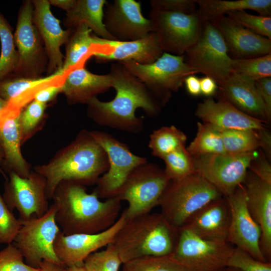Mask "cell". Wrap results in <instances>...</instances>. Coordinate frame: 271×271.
I'll return each mask as SVG.
<instances>
[{
	"label": "cell",
	"mask_w": 271,
	"mask_h": 271,
	"mask_svg": "<svg viewBox=\"0 0 271 271\" xmlns=\"http://www.w3.org/2000/svg\"><path fill=\"white\" fill-rule=\"evenodd\" d=\"M227 17L251 32L271 39V17L249 14L244 10L229 12Z\"/></svg>",
	"instance_id": "obj_41"
},
{
	"label": "cell",
	"mask_w": 271,
	"mask_h": 271,
	"mask_svg": "<svg viewBox=\"0 0 271 271\" xmlns=\"http://www.w3.org/2000/svg\"><path fill=\"white\" fill-rule=\"evenodd\" d=\"M186 89L188 93L194 96L201 94L200 78L194 75L187 76L184 80Z\"/></svg>",
	"instance_id": "obj_50"
},
{
	"label": "cell",
	"mask_w": 271,
	"mask_h": 271,
	"mask_svg": "<svg viewBox=\"0 0 271 271\" xmlns=\"http://www.w3.org/2000/svg\"><path fill=\"white\" fill-rule=\"evenodd\" d=\"M185 54L196 73L212 78L217 84L232 73L233 58L221 34L209 21L204 22L198 39Z\"/></svg>",
	"instance_id": "obj_11"
},
{
	"label": "cell",
	"mask_w": 271,
	"mask_h": 271,
	"mask_svg": "<svg viewBox=\"0 0 271 271\" xmlns=\"http://www.w3.org/2000/svg\"><path fill=\"white\" fill-rule=\"evenodd\" d=\"M255 152L211 154L193 157L195 172L214 185L225 197L242 184Z\"/></svg>",
	"instance_id": "obj_14"
},
{
	"label": "cell",
	"mask_w": 271,
	"mask_h": 271,
	"mask_svg": "<svg viewBox=\"0 0 271 271\" xmlns=\"http://www.w3.org/2000/svg\"><path fill=\"white\" fill-rule=\"evenodd\" d=\"M55 213L56 208L52 204L43 216L21 220V227L13 243L20 251L25 262L32 267L39 268L43 260L63 265L54 247L56 236L61 231Z\"/></svg>",
	"instance_id": "obj_8"
},
{
	"label": "cell",
	"mask_w": 271,
	"mask_h": 271,
	"mask_svg": "<svg viewBox=\"0 0 271 271\" xmlns=\"http://www.w3.org/2000/svg\"><path fill=\"white\" fill-rule=\"evenodd\" d=\"M56 208L55 220L65 235L94 234L111 226L117 220L121 201L116 198L101 201L86 187L71 181H63L52 196Z\"/></svg>",
	"instance_id": "obj_2"
},
{
	"label": "cell",
	"mask_w": 271,
	"mask_h": 271,
	"mask_svg": "<svg viewBox=\"0 0 271 271\" xmlns=\"http://www.w3.org/2000/svg\"><path fill=\"white\" fill-rule=\"evenodd\" d=\"M195 115L218 129H260L265 121L250 116L225 99L211 97L198 104Z\"/></svg>",
	"instance_id": "obj_24"
},
{
	"label": "cell",
	"mask_w": 271,
	"mask_h": 271,
	"mask_svg": "<svg viewBox=\"0 0 271 271\" xmlns=\"http://www.w3.org/2000/svg\"><path fill=\"white\" fill-rule=\"evenodd\" d=\"M197 12L204 21L223 16L229 12L251 10L260 16L270 17V0H194Z\"/></svg>",
	"instance_id": "obj_30"
},
{
	"label": "cell",
	"mask_w": 271,
	"mask_h": 271,
	"mask_svg": "<svg viewBox=\"0 0 271 271\" xmlns=\"http://www.w3.org/2000/svg\"><path fill=\"white\" fill-rule=\"evenodd\" d=\"M105 0H75L72 8L66 12L64 25L68 29L81 25H86L96 36L106 40H114L106 31L104 23Z\"/></svg>",
	"instance_id": "obj_29"
},
{
	"label": "cell",
	"mask_w": 271,
	"mask_h": 271,
	"mask_svg": "<svg viewBox=\"0 0 271 271\" xmlns=\"http://www.w3.org/2000/svg\"><path fill=\"white\" fill-rule=\"evenodd\" d=\"M185 133L174 125L162 126L150 135L148 147L152 156L162 160L170 153L185 147Z\"/></svg>",
	"instance_id": "obj_33"
},
{
	"label": "cell",
	"mask_w": 271,
	"mask_h": 271,
	"mask_svg": "<svg viewBox=\"0 0 271 271\" xmlns=\"http://www.w3.org/2000/svg\"><path fill=\"white\" fill-rule=\"evenodd\" d=\"M51 6H53L67 12L73 6L75 0H48Z\"/></svg>",
	"instance_id": "obj_52"
},
{
	"label": "cell",
	"mask_w": 271,
	"mask_h": 271,
	"mask_svg": "<svg viewBox=\"0 0 271 271\" xmlns=\"http://www.w3.org/2000/svg\"><path fill=\"white\" fill-rule=\"evenodd\" d=\"M201 94L207 97L216 94L218 86L215 80L209 76L200 78Z\"/></svg>",
	"instance_id": "obj_49"
},
{
	"label": "cell",
	"mask_w": 271,
	"mask_h": 271,
	"mask_svg": "<svg viewBox=\"0 0 271 271\" xmlns=\"http://www.w3.org/2000/svg\"><path fill=\"white\" fill-rule=\"evenodd\" d=\"M249 213L260 228V247L268 261L271 258V184L251 172L243 183Z\"/></svg>",
	"instance_id": "obj_22"
},
{
	"label": "cell",
	"mask_w": 271,
	"mask_h": 271,
	"mask_svg": "<svg viewBox=\"0 0 271 271\" xmlns=\"http://www.w3.org/2000/svg\"><path fill=\"white\" fill-rule=\"evenodd\" d=\"M28 265L19 249L13 244L0 250V271H40Z\"/></svg>",
	"instance_id": "obj_44"
},
{
	"label": "cell",
	"mask_w": 271,
	"mask_h": 271,
	"mask_svg": "<svg viewBox=\"0 0 271 271\" xmlns=\"http://www.w3.org/2000/svg\"><path fill=\"white\" fill-rule=\"evenodd\" d=\"M62 80L63 79L40 89L35 94L33 100L46 104L53 100L59 93H62Z\"/></svg>",
	"instance_id": "obj_48"
},
{
	"label": "cell",
	"mask_w": 271,
	"mask_h": 271,
	"mask_svg": "<svg viewBox=\"0 0 271 271\" xmlns=\"http://www.w3.org/2000/svg\"><path fill=\"white\" fill-rule=\"evenodd\" d=\"M87 271H118L122 262L113 243L90 254L84 261Z\"/></svg>",
	"instance_id": "obj_40"
},
{
	"label": "cell",
	"mask_w": 271,
	"mask_h": 271,
	"mask_svg": "<svg viewBox=\"0 0 271 271\" xmlns=\"http://www.w3.org/2000/svg\"><path fill=\"white\" fill-rule=\"evenodd\" d=\"M108 169L105 151L90 131L83 129L48 162L36 166L34 171L45 178L46 196L50 200L61 182L71 181L85 187L96 184Z\"/></svg>",
	"instance_id": "obj_3"
},
{
	"label": "cell",
	"mask_w": 271,
	"mask_h": 271,
	"mask_svg": "<svg viewBox=\"0 0 271 271\" xmlns=\"http://www.w3.org/2000/svg\"><path fill=\"white\" fill-rule=\"evenodd\" d=\"M94 44L92 56L103 63L131 60L142 64H150L164 53L154 32L144 38L129 41L108 40L94 35Z\"/></svg>",
	"instance_id": "obj_19"
},
{
	"label": "cell",
	"mask_w": 271,
	"mask_h": 271,
	"mask_svg": "<svg viewBox=\"0 0 271 271\" xmlns=\"http://www.w3.org/2000/svg\"><path fill=\"white\" fill-rule=\"evenodd\" d=\"M33 14L32 1H24L14 35L18 54L17 66L12 74L16 76L37 78L46 72L48 59L42 39L33 23Z\"/></svg>",
	"instance_id": "obj_10"
},
{
	"label": "cell",
	"mask_w": 271,
	"mask_h": 271,
	"mask_svg": "<svg viewBox=\"0 0 271 271\" xmlns=\"http://www.w3.org/2000/svg\"><path fill=\"white\" fill-rule=\"evenodd\" d=\"M65 75L62 70L37 78L11 75L0 82V97L15 107L22 109L32 101L42 88L62 80Z\"/></svg>",
	"instance_id": "obj_28"
},
{
	"label": "cell",
	"mask_w": 271,
	"mask_h": 271,
	"mask_svg": "<svg viewBox=\"0 0 271 271\" xmlns=\"http://www.w3.org/2000/svg\"><path fill=\"white\" fill-rule=\"evenodd\" d=\"M90 133L104 150L108 160V169L98 179L93 192L99 199L113 198L131 171L148 160L132 153L126 144L108 133L98 130Z\"/></svg>",
	"instance_id": "obj_13"
},
{
	"label": "cell",
	"mask_w": 271,
	"mask_h": 271,
	"mask_svg": "<svg viewBox=\"0 0 271 271\" xmlns=\"http://www.w3.org/2000/svg\"><path fill=\"white\" fill-rule=\"evenodd\" d=\"M121 271H188L171 253L162 256H145L122 263Z\"/></svg>",
	"instance_id": "obj_36"
},
{
	"label": "cell",
	"mask_w": 271,
	"mask_h": 271,
	"mask_svg": "<svg viewBox=\"0 0 271 271\" xmlns=\"http://www.w3.org/2000/svg\"><path fill=\"white\" fill-rule=\"evenodd\" d=\"M260 148L263 150L264 155L270 159L271 157V134L265 128L258 130Z\"/></svg>",
	"instance_id": "obj_51"
},
{
	"label": "cell",
	"mask_w": 271,
	"mask_h": 271,
	"mask_svg": "<svg viewBox=\"0 0 271 271\" xmlns=\"http://www.w3.org/2000/svg\"><path fill=\"white\" fill-rule=\"evenodd\" d=\"M0 82L12 75L18 62V54L12 29L0 13Z\"/></svg>",
	"instance_id": "obj_34"
},
{
	"label": "cell",
	"mask_w": 271,
	"mask_h": 271,
	"mask_svg": "<svg viewBox=\"0 0 271 271\" xmlns=\"http://www.w3.org/2000/svg\"><path fill=\"white\" fill-rule=\"evenodd\" d=\"M22 225L6 204L0 193V243H13Z\"/></svg>",
	"instance_id": "obj_42"
},
{
	"label": "cell",
	"mask_w": 271,
	"mask_h": 271,
	"mask_svg": "<svg viewBox=\"0 0 271 271\" xmlns=\"http://www.w3.org/2000/svg\"><path fill=\"white\" fill-rule=\"evenodd\" d=\"M109 73L115 96L109 101L97 97L91 99L86 104L87 116L100 125L130 133L140 132L144 121L136 116V110L141 108L147 115L155 117L159 114L162 106L145 85L120 63H112Z\"/></svg>",
	"instance_id": "obj_1"
},
{
	"label": "cell",
	"mask_w": 271,
	"mask_h": 271,
	"mask_svg": "<svg viewBox=\"0 0 271 271\" xmlns=\"http://www.w3.org/2000/svg\"><path fill=\"white\" fill-rule=\"evenodd\" d=\"M197 124L196 137L186 148L193 157L226 153L220 130L204 122Z\"/></svg>",
	"instance_id": "obj_32"
},
{
	"label": "cell",
	"mask_w": 271,
	"mask_h": 271,
	"mask_svg": "<svg viewBox=\"0 0 271 271\" xmlns=\"http://www.w3.org/2000/svg\"><path fill=\"white\" fill-rule=\"evenodd\" d=\"M149 20L163 52L179 56L196 42L205 22L197 11L187 14L151 9Z\"/></svg>",
	"instance_id": "obj_12"
},
{
	"label": "cell",
	"mask_w": 271,
	"mask_h": 271,
	"mask_svg": "<svg viewBox=\"0 0 271 271\" xmlns=\"http://www.w3.org/2000/svg\"><path fill=\"white\" fill-rule=\"evenodd\" d=\"M33 5V23L42 39L48 63L47 75L62 70L64 56L61 47L67 42L70 30H64L60 21L51 10L48 0L32 1Z\"/></svg>",
	"instance_id": "obj_20"
},
{
	"label": "cell",
	"mask_w": 271,
	"mask_h": 271,
	"mask_svg": "<svg viewBox=\"0 0 271 271\" xmlns=\"http://www.w3.org/2000/svg\"><path fill=\"white\" fill-rule=\"evenodd\" d=\"M46 189L45 178L34 171L27 178L11 172L4 184L3 197L11 211L16 209L20 219L26 220L33 215L41 217L48 210Z\"/></svg>",
	"instance_id": "obj_15"
},
{
	"label": "cell",
	"mask_w": 271,
	"mask_h": 271,
	"mask_svg": "<svg viewBox=\"0 0 271 271\" xmlns=\"http://www.w3.org/2000/svg\"><path fill=\"white\" fill-rule=\"evenodd\" d=\"M65 266L48 261L43 260L40 264V271H65Z\"/></svg>",
	"instance_id": "obj_53"
},
{
	"label": "cell",
	"mask_w": 271,
	"mask_h": 271,
	"mask_svg": "<svg viewBox=\"0 0 271 271\" xmlns=\"http://www.w3.org/2000/svg\"><path fill=\"white\" fill-rule=\"evenodd\" d=\"M170 181L164 170L148 162L131 171L114 196L128 203L122 212L126 220L151 212Z\"/></svg>",
	"instance_id": "obj_7"
},
{
	"label": "cell",
	"mask_w": 271,
	"mask_h": 271,
	"mask_svg": "<svg viewBox=\"0 0 271 271\" xmlns=\"http://www.w3.org/2000/svg\"><path fill=\"white\" fill-rule=\"evenodd\" d=\"M220 271H241L238 269H237V268H232V267H224V268L222 269Z\"/></svg>",
	"instance_id": "obj_57"
},
{
	"label": "cell",
	"mask_w": 271,
	"mask_h": 271,
	"mask_svg": "<svg viewBox=\"0 0 271 271\" xmlns=\"http://www.w3.org/2000/svg\"><path fill=\"white\" fill-rule=\"evenodd\" d=\"M232 73L256 81L271 76V54L245 59H233Z\"/></svg>",
	"instance_id": "obj_37"
},
{
	"label": "cell",
	"mask_w": 271,
	"mask_h": 271,
	"mask_svg": "<svg viewBox=\"0 0 271 271\" xmlns=\"http://www.w3.org/2000/svg\"><path fill=\"white\" fill-rule=\"evenodd\" d=\"M47 104L33 100L19 114V125L22 144L29 140L41 126Z\"/></svg>",
	"instance_id": "obj_38"
},
{
	"label": "cell",
	"mask_w": 271,
	"mask_h": 271,
	"mask_svg": "<svg viewBox=\"0 0 271 271\" xmlns=\"http://www.w3.org/2000/svg\"><path fill=\"white\" fill-rule=\"evenodd\" d=\"M163 160L165 172L170 180H180L196 173L193 157L185 147L170 153Z\"/></svg>",
	"instance_id": "obj_39"
},
{
	"label": "cell",
	"mask_w": 271,
	"mask_h": 271,
	"mask_svg": "<svg viewBox=\"0 0 271 271\" xmlns=\"http://www.w3.org/2000/svg\"><path fill=\"white\" fill-rule=\"evenodd\" d=\"M3 159H4V153H3L2 148L0 145V173L3 175V176L6 179V180H7L8 177L6 176V175L4 173L2 169V165L3 161Z\"/></svg>",
	"instance_id": "obj_55"
},
{
	"label": "cell",
	"mask_w": 271,
	"mask_h": 271,
	"mask_svg": "<svg viewBox=\"0 0 271 271\" xmlns=\"http://www.w3.org/2000/svg\"><path fill=\"white\" fill-rule=\"evenodd\" d=\"M225 198L230 211L226 241L244 250L257 260L268 261L260 247V228L247 209L246 192L243 183Z\"/></svg>",
	"instance_id": "obj_16"
},
{
	"label": "cell",
	"mask_w": 271,
	"mask_h": 271,
	"mask_svg": "<svg viewBox=\"0 0 271 271\" xmlns=\"http://www.w3.org/2000/svg\"><path fill=\"white\" fill-rule=\"evenodd\" d=\"M262 152L251 162L248 169L261 180L271 184V166Z\"/></svg>",
	"instance_id": "obj_46"
},
{
	"label": "cell",
	"mask_w": 271,
	"mask_h": 271,
	"mask_svg": "<svg viewBox=\"0 0 271 271\" xmlns=\"http://www.w3.org/2000/svg\"><path fill=\"white\" fill-rule=\"evenodd\" d=\"M65 271H87L84 264L75 265L66 267Z\"/></svg>",
	"instance_id": "obj_54"
},
{
	"label": "cell",
	"mask_w": 271,
	"mask_h": 271,
	"mask_svg": "<svg viewBox=\"0 0 271 271\" xmlns=\"http://www.w3.org/2000/svg\"><path fill=\"white\" fill-rule=\"evenodd\" d=\"M226 266L241 271H271L270 261L257 260L248 252L237 247L233 248Z\"/></svg>",
	"instance_id": "obj_43"
},
{
	"label": "cell",
	"mask_w": 271,
	"mask_h": 271,
	"mask_svg": "<svg viewBox=\"0 0 271 271\" xmlns=\"http://www.w3.org/2000/svg\"><path fill=\"white\" fill-rule=\"evenodd\" d=\"M70 34L65 45L62 70L66 74L71 69L85 64L94 49V35L85 25L69 29Z\"/></svg>",
	"instance_id": "obj_31"
},
{
	"label": "cell",
	"mask_w": 271,
	"mask_h": 271,
	"mask_svg": "<svg viewBox=\"0 0 271 271\" xmlns=\"http://www.w3.org/2000/svg\"><path fill=\"white\" fill-rule=\"evenodd\" d=\"M222 197L214 185L196 172L180 180H171L158 206L166 220L178 230L196 212Z\"/></svg>",
	"instance_id": "obj_5"
},
{
	"label": "cell",
	"mask_w": 271,
	"mask_h": 271,
	"mask_svg": "<svg viewBox=\"0 0 271 271\" xmlns=\"http://www.w3.org/2000/svg\"><path fill=\"white\" fill-rule=\"evenodd\" d=\"M230 220L229 204L226 198L222 197L196 212L180 228L204 239L226 241Z\"/></svg>",
	"instance_id": "obj_25"
},
{
	"label": "cell",
	"mask_w": 271,
	"mask_h": 271,
	"mask_svg": "<svg viewBox=\"0 0 271 271\" xmlns=\"http://www.w3.org/2000/svg\"><path fill=\"white\" fill-rule=\"evenodd\" d=\"M258 130H220L226 153L240 154L255 152L260 148Z\"/></svg>",
	"instance_id": "obj_35"
},
{
	"label": "cell",
	"mask_w": 271,
	"mask_h": 271,
	"mask_svg": "<svg viewBox=\"0 0 271 271\" xmlns=\"http://www.w3.org/2000/svg\"><path fill=\"white\" fill-rule=\"evenodd\" d=\"M126 220L122 212L111 226L97 233L65 235L60 231L54 244L57 257L65 267L83 264L90 254L113 243Z\"/></svg>",
	"instance_id": "obj_17"
},
{
	"label": "cell",
	"mask_w": 271,
	"mask_h": 271,
	"mask_svg": "<svg viewBox=\"0 0 271 271\" xmlns=\"http://www.w3.org/2000/svg\"><path fill=\"white\" fill-rule=\"evenodd\" d=\"M233 249L226 241L204 239L181 228L171 254L188 271H220L226 267Z\"/></svg>",
	"instance_id": "obj_9"
},
{
	"label": "cell",
	"mask_w": 271,
	"mask_h": 271,
	"mask_svg": "<svg viewBox=\"0 0 271 271\" xmlns=\"http://www.w3.org/2000/svg\"><path fill=\"white\" fill-rule=\"evenodd\" d=\"M221 34L228 53L245 59L271 54V39L256 34L225 16L209 21Z\"/></svg>",
	"instance_id": "obj_23"
},
{
	"label": "cell",
	"mask_w": 271,
	"mask_h": 271,
	"mask_svg": "<svg viewBox=\"0 0 271 271\" xmlns=\"http://www.w3.org/2000/svg\"><path fill=\"white\" fill-rule=\"evenodd\" d=\"M84 65L74 67L63 77L62 93L69 105L87 104L97 95L112 87V80L109 73L104 75L94 74Z\"/></svg>",
	"instance_id": "obj_26"
},
{
	"label": "cell",
	"mask_w": 271,
	"mask_h": 271,
	"mask_svg": "<svg viewBox=\"0 0 271 271\" xmlns=\"http://www.w3.org/2000/svg\"><path fill=\"white\" fill-rule=\"evenodd\" d=\"M106 6L103 23L115 41L137 40L153 32L150 20L142 14L140 2L114 0Z\"/></svg>",
	"instance_id": "obj_18"
},
{
	"label": "cell",
	"mask_w": 271,
	"mask_h": 271,
	"mask_svg": "<svg viewBox=\"0 0 271 271\" xmlns=\"http://www.w3.org/2000/svg\"><path fill=\"white\" fill-rule=\"evenodd\" d=\"M255 85L263 104L266 121L269 122L271 118V78L256 80Z\"/></svg>",
	"instance_id": "obj_47"
},
{
	"label": "cell",
	"mask_w": 271,
	"mask_h": 271,
	"mask_svg": "<svg viewBox=\"0 0 271 271\" xmlns=\"http://www.w3.org/2000/svg\"><path fill=\"white\" fill-rule=\"evenodd\" d=\"M21 109L10 105L0 113V145L4 153L2 169L4 173L14 172L27 178L32 170L22 151L19 114Z\"/></svg>",
	"instance_id": "obj_21"
},
{
	"label": "cell",
	"mask_w": 271,
	"mask_h": 271,
	"mask_svg": "<svg viewBox=\"0 0 271 271\" xmlns=\"http://www.w3.org/2000/svg\"><path fill=\"white\" fill-rule=\"evenodd\" d=\"M150 5L152 10L187 14L197 11L194 0H152Z\"/></svg>",
	"instance_id": "obj_45"
},
{
	"label": "cell",
	"mask_w": 271,
	"mask_h": 271,
	"mask_svg": "<svg viewBox=\"0 0 271 271\" xmlns=\"http://www.w3.org/2000/svg\"><path fill=\"white\" fill-rule=\"evenodd\" d=\"M178 230L161 214L151 213L126 220L113 244L122 263L145 256H162L173 251Z\"/></svg>",
	"instance_id": "obj_4"
},
{
	"label": "cell",
	"mask_w": 271,
	"mask_h": 271,
	"mask_svg": "<svg viewBox=\"0 0 271 271\" xmlns=\"http://www.w3.org/2000/svg\"><path fill=\"white\" fill-rule=\"evenodd\" d=\"M216 94L242 112L266 121L264 108L255 81L232 73L218 84Z\"/></svg>",
	"instance_id": "obj_27"
},
{
	"label": "cell",
	"mask_w": 271,
	"mask_h": 271,
	"mask_svg": "<svg viewBox=\"0 0 271 271\" xmlns=\"http://www.w3.org/2000/svg\"><path fill=\"white\" fill-rule=\"evenodd\" d=\"M9 105V103L0 97V113Z\"/></svg>",
	"instance_id": "obj_56"
},
{
	"label": "cell",
	"mask_w": 271,
	"mask_h": 271,
	"mask_svg": "<svg viewBox=\"0 0 271 271\" xmlns=\"http://www.w3.org/2000/svg\"><path fill=\"white\" fill-rule=\"evenodd\" d=\"M120 63L147 87L161 106H164L184 84L185 79L196 72L185 61L184 55L164 52L155 62L146 64L126 60Z\"/></svg>",
	"instance_id": "obj_6"
}]
</instances>
